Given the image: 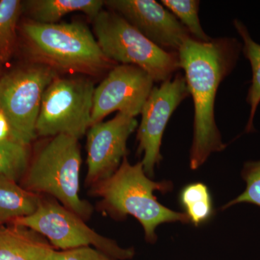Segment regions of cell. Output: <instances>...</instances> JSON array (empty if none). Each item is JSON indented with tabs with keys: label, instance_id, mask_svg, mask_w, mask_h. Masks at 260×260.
Listing matches in <instances>:
<instances>
[{
	"label": "cell",
	"instance_id": "cell-17",
	"mask_svg": "<svg viewBox=\"0 0 260 260\" xmlns=\"http://www.w3.org/2000/svg\"><path fill=\"white\" fill-rule=\"evenodd\" d=\"M180 203L189 221L195 226L208 221L213 214V203L208 186L201 182L192 183L181 191Z\"/></svg>",
	"mask_w": 260,
	"mask_h": 260
},
{
	"label": "cell",
	"instance_id": "cell-19",
	"mask_svg": "<svg viewBox=\"0 0 260 260\" xmlns=\"http://www.w3.org/2000/svg\"><path fill=\"white\" fill-rule=\"evenodd\" d=\"M20 10L21 2L19 0L0 1V62L9 60L14 51Z\"/></svg>",
	"mask_w": 260,
	"mask_h": 260
},
{
	"label": "cell",
	"instance_id": "cell-10",
	"mask_svg": "<svg viewBox=\"0 0 260 260\" xmlns=\"http://www.w3.org/2000/svg\"><path fill=\"white\" fill-rule=\"evenodd\" d=\"M154 80L135 65H116L93 94L90 126L114 112L135 117L141 114Z\"/></svg>",
	"mask_w": 260,
	"mask_h": 260
},
{
	"label": "cell",
	"instance_id": "cell-18",
	"mask_svg": "<svg viewBox=\"0 0 260 260\" xmlns=\"http://www.w3.org/2000/svg\"><path fill=\"white\" fill-rule=\"evenodd\" d=\"M28 146L9 138L0 143V177L17 181L30 164Z\"/></svg>",
	"mask_w": 260,
	"mask_h": 260
},
{
	"label": "cell",
	"instance_id": "cell-6",
	"mask_svg": "<svg viewBox=\"0 0 260 260\" xmlns=\"http://www.w3.org/2000/svg\"><path fill=\"white\" fill-rule=\"evenodd\" d=\"M56 78V70L37 62L2 77L0 112L9 122L11 139L28 146L37 138L43 95Z\"/></svg>",
	"mask_w": 260,
	"mask_h": 260
},
{
	"label": "cell",
	"instance_id": "cell-3",
	"mask_svg": "<svg viewBox=\"0 0 260 260\" xmlns=\"http://www.w3.org/2000/svg\"><path fill=\"white\" fill-rule=\"evenodd\" d=\"M28 51L35 62L57 71L99 75L116 66L105 55L85 24H43L29 21L23 25Z\"/></svg>",
	"mask_w": 260,
	"mask_h": 260
},
{
	"label": "cell",
	"instance_id": "cell-23",
	"mask_svg": "<svg viewBox=\"0 0 260 260\" xmlns=\"http://www.w3.org/2000/svg\"><path fill=\"white\" fill-rule=\"evenodd\" d=\"M10 136V127L8 119L3 113L0 112V143L8 139Z\"/></svg>",
	"mask_w": 260,
	"mask_h": 260
},
{
	"label": "cell",
	"instance_id": "cell-13",
	"mask_svg": "<svg viewBox=\"0 0 260 260\" xmlns=\"http://www.w3.org/2000/svg\"><path fill=\"white\" fill-rule=\"evenodd\" d=\"M54 251L50 243L28 228L0 229V260H49Z\"/></svg>",
	"mask_w": 260,
	"mask_h": 260
},
{
	"label": "cell",
	"instance_id": "cell-4",
	"mask_svg": "<svg viewBox=\"0 0 260 260\" xmlns=\"http://www.w3.org/2000/svg\"><path fill=\"white\" fill-rule=\"evenodd\" d=\"M81 153L78 140L66 135L52 137L36 154L24 175L23 187L47 194L84 220L93 208L79 196Z\"/></svg>",
	"mask_w": 260,
	"mask_h": 260
},
{
	"label": "cell",
	"instance_id": "cell-14",
	"mask_svg": "<svg viewBox=\"0 0 260 260\" xmlns=\"http://www.w3.org/2000/svg\"><path fill=\"white\" fill-rule=\"evenodd\" d=\"M102 0H30L25 3L31 21L55 24L65 15L82 12L93 20L102 11Z\"/></svg>",
	"mask_w": 260,
	"mask_h": 260
},
{
	"label": "cell",
	"instance_id": "cell-11",
	"mask_svg": "<svg viewBox=\"0 0 260 260\" xmlns=\"http://www.w3.org/2000/svg\"><path fill=\"white\" fill-rule=\"evenodd\" d=\"M137 126L135 117L120 112L111 120L90 126L87 134V185L93 186L117 170L126 157L127 140Z\"/></svg>",
	"mask_w": 260,
	"mask_h": 260
},
{
	"label": "cell",
	"instance_id": "cell-16",
	"mask_svg": "<svg viewBox=\"0 0 260 260\" xmlns=\"http://www.w3.org/2000/svg\"><path fill=\"white\" fill-rule=\"evenodd\" d=\"M234 25L243 41L242 51L249 60L252 71L251 85L248 90L246 102L250 107L249 116L245 128L246 133L254 132V119L260 104V44L253 40L246 25L235 19Z\"/></svg>",
	"mask_w": 260,
	"mask_h": 260
},
{
	"label": "cell",
	"instance_id": "cell-15",
	"mask_svg": "<svg viewBox=\"0 0 260 260\" xmlns=\"http://www.w3.org/2000/svg\"><path fill=\"white\" fill-rule=\"evenodd\" d=\"M41 200L40 195L26 190L16 181L0 177V223L31 215Z\"/></svg>",
	"mask_w": 260,
	"mask_h": 260
},
{
	"label": "cell",
	"instance_id": "cell-7",
	"mask_svg": "<svg viewBox=\"0 0 260 260\" xmlns=\"http://www.w3.org/2000/svg\"><path fill=\"white\" fill-rule=\"evenodd\" d=\"M94 91L93 82L85 77L56 78L43 95L37 135L83 138L91 125Z\"/></svg>",
	"mask_w": 260,
	"mask_h": 260
},
{
	"label": "cell",
	"instance_id": "cell-5",
	"mask_svg": "<svg viewBox=\"0 0 260 260\" xmlns=\"http://www.w3.org/2000/svg\"><path fill=\"white\" fill-rule=\"evenodd\" d=\"M93 22L98 44L114 62L138 67L157 83L170 79L180 69L178 53L155 45L115 12L102 10Z\"/></svg>",
	"mask_w": 260,
	"mask_h": 260
},
{
	"label": "cell",
	"instance_id": "cell-9",
	"mask_svg": "<svg viewBox=\"0 0 260 260\" xmlns=\"http://www.w3.org/2000/svg\"><path fill=\"white\" fill-rule=\"evenodd\" d=\"M189 95L184 75L178 73L159 87H153L142 110L138 129V153H143V169L152 177L155 167L162 160L160 146L162 135L173 113Z\"/></svg>",
	"mask_w": 260,
	"mask_h": 260
},
{
	"label": "cell",
	"instance_id": "cell-2",
	"mask_svg": "<svg viewBox=\"0 0 260 260\" xmlns=\"http://www.w3.org/2000/svg\"><path fill=\"white\" fill-rule=\"evenodd\" d=\"M171 181H153L145 174L142 162L132 165L126 157L111 177L92 186L90 195L102 198V208L114 218L132 215L141 224L145 240L156 242L155 230L160 224L190 223L185 213H179L160 204L154 191L172 190Z\"/></svg>",
	"mask_w": 260,
	"mask_h": 260
},
{
	"label": "cell",
	"instance_id": "cell-1",
	"mask_svg": "<svg viewBox=\"0 0 260 260\" xmlns=\"http://www.w3.org/2000/svg\"><path fill=\"white\" fill-rule=\"evenodd\" d=\"M242 44L234 38L200 42L190 38L178 51L189 95L194 102V137L190 168L199 169L212 153L226 148L215 119V102L220 83L237 64Z\"/></svg>",
	"mask_w": 260,
	"mask_h": 260
},
{
	"label": "cell",
	"instance_id": "cell-20",
	"mask_svg": "<svg viewBox=\"0 0 260 260\" xmlns=\"http://www.w3.org/2000/svg\"><path fill=\"white\" fill-rule=\"evenodd\" d=\"M161 3L189 30L192 39L200 42H209L212 40V38L205 34L200 24L198 16L200 1L162 0Z\"/></svg>",
	"mask_w": 260,
	"mask_h": 260
},
{
	"label": "cell",
	"instance_id": "cell-22",
	"mask_svg": "<svg viewBox=\"0 0 260 260\" xmlns=\"http://www.w3.org/2000/svg\"><path fill=\"white\" fill-rule=\"evenodd\" d=\"M49 260H116L91 246L55 251Z\"/></svg>",
	"mask_w": 260,
	"mask_h": 260
},
{
	"label": "cell",
	"instance_id": "cell-12",
	"mask_svg": "<svg viewBox=\"0 0 260 260\" xmlns=\"http://www.w3.org/2000/svg\"><path fill=\"white\" fill-rule=\"evenodd\" d=\"M104 5L164 50L178 53L191 38L175 15L156 1L107 0Z\"/></svg>",
	"mask_w": 260,
	"mask_h": 260
},
{
	"label": "cell",
	"instance_id": "cell-21",
	"mask_svg": "<svg viewBox=\"0 0 260 260\" xmlns=\"http://www.w3.org/2000/svg\"><path fill=\"white\" fill-rule=\"evenodd\" d=\"M242 177L246 182L245 190L224 205L222 210L239 203H250L260 208V160L246 162L243 167Z\"/></svg>",
	"mask_w": 260,
	"mask_h": 260
},
{
	"label": "cell",
	"instance_id": "cell-8",
	"mask_svg": "<svg viewBox=\"0 0 260 260\" xmlns=\"http://www.w3.org/2000/svg\"><path fill=\"white\" fill-rule=\"evenodd\" d=\"M12 223L37 232L61 250L93 246L116 260L131 259L135 254L134 248L121 247L115 241L90 229L71 210L50 200L42 199L34 213Z\"/></svg>",
	"mask_w": 260,
	"mask_h": 260
}]
</instances>
